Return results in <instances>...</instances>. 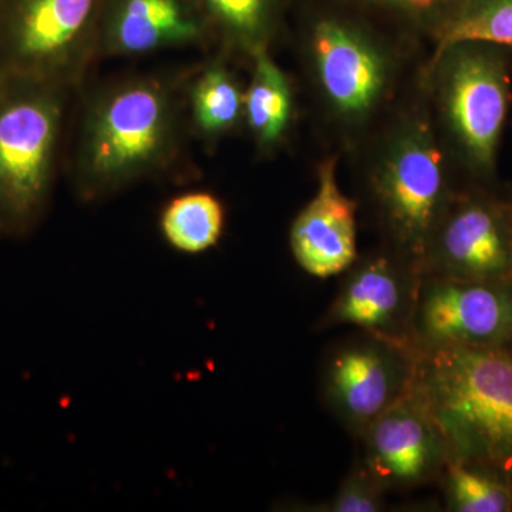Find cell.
Instances as JSON below:
<instances>
[{
    "instance_id": "e0dca14e",
    "label": "cell",
    "mask_w": 512,
    "mask_h": 512,
    "mask_svg": "<svg viewBox=\"0 0 512 512\" xmlns=\"http://www.w3.org/2000/svg\"><path fill=\"white\" fill-rule=\"evenodd\" d=\"M440 477L447 511L512 512V476L490 464L451 456Z\"/></svg>"
},
{
    "instance_id": "9c48e42d",
    "label": "cell",
    "mask_w": 512,
    "mask_h": 512,
    "mask_svg": "<svg viewBox=\"0 0 512 512\" xmlns=\"http://www.w3.org/2000/svg\"><path fill=\"white\" fill-rule=\"evenodd\" d=\"M417 348L363 332L333 350L323 370V397L340 423L360 437L410 389Z\"/></svg>"
},
{
    "instance_id": "ffe728a7",
    "label": "cell",
    "mask_w": 512,
    "mask_h": 512,
    "mask_svg": "<svg viewBox=\"0 0 512 512\" xmlns=\"http://www.w3.org/2000/svg\"><path fill=\"white\" fill-rule=\"evenodd\" d=\"M224 225L221 201L205 191L178 195L165 205L160 218L165 241L184 254H202L215 247Z\"/></svg>"
},
{
    "instance_id": "ba28073f",
    "label": "cell",
    "mask_w": 512,
    "mask_h": 512,
    "mask_svg": "<svg viewBox=\"0 0 512 512\" xmlns=\"http://www.w3.org/2000/svg\"><path fill=\"white\" fill-rule=\"evenodd\" d=\"M412 339L417 349L512 345V282L421 275Z\"/></svg>"
},
{
    "instance_id": "7c38bea8",
    "label": "cell",
    "mask_w": 512,
    "mask_h": 512,
    "mask_svg": "<svg viewBox=\"0 0 512 512\" xmlns=\"http://www.w3.org/2000/svg\"><path fill=\"white\" fill-rule=\"evenodd\" d=\"M309 46L332 109L348 120L369 116L389 82V62L375 40L353 23L326 16L313 23Z\"/></svg>"
},
{
    "instance_id": "d6986e66",
    "label": "cell",
    "mask_w": 512,
    "mask_h": 512,
    "mask_svg": "<svg viewBox=\"0 0 512 512\" xmlns=\"http://www.w3.org/2000/svg\"><path fill=\"white\" fill-rule=\"evenodd\" d=\"M191 120L205 138L229 133L245 117V93L231 70L214 60L195 77L190 90Z\"/></svg>"
},
{
    "instance_id": "ac0fdd59",
    "label": "cell",
    "mask_w": 512,
    "mask_h": 512,
    "mask_svg": "<svg viewBox=\"0 0 512 512\" xmlns=\"http://www.w3.org/2000/svg\"><path fill=\"white\" fill-rule=\"evenodd\" d=\"M285 0H198L210 25L229 46L254 56L268 49Z\"/></svg>"
},
{
    "instance_id": "5b68a950",
    "label": "cell",
    "mask_w": 512,
    "mask_h": 512,
    "mask_svg": "<svg viewBox=\"0 0 512 512\" xmlns=\"http://www.w3.org/2000/svg\"><path fill=\"white\" fill-rule=\"evenodd\" d=\"M103 0H0V77L79 86L99 59Z\"/></svg>"
},
{
    "instance_id": "44dd1931",
    "label": "cell",
    "mask_w": 512,
    "mask_h": 512,
    "mask_svg": "<svg viewBox=\"0 0 512 512\" xmlns=\"http://www.w3.org/2000/svg\"><path fill=\"white\" fill-rule=\"evenodd\" d=\"M386 491L367 473L362 464L353 468L328 503L318 505L323 512H380Z\"/></svg>"
},
{
    "instance_id": "7a4b0ae2",
    "label": "cell",
    "mask_w": 512,
    "mask_h": 512,
    "mask_svg": "<svg viewBox=\"0 0 512 512\" xmlns=\"http://www.w3.org/2000/svg\"><path fill=\"white\" fill-rule=\"evenodd\" d=\"M414 383L451 456L512 476V345L417 349Z\"/></svg>"
},
{
    "instance_id": "5bb4252c",
    "label": "cell",
    "mask_w": 512,
    "mask_h": 512,
    "mask_svg": "<svg viewBox=\"0 0 512 512\" xmlns=\"http://www.w3.org/2000/svg\"><path fill=\"white\" fill-rule=\"evenodd\" d=\"M289 244L298 265L316 278L342 274L355 264L356 204L340 191L335 160L320 165L318 191L293 221Z\"/></svg>"
},
{
    "instance_id": "4fadbf2b",
    "label": "cell",
    "mask_w": 512,
    "mask_h": 512,
    "mask_svg": "<svg viewBox=\"0 0 512 512\" xmlns=\"http://www.w3.org/2000/svg\"><path fill=\"white\" fill-rule=\"evenodd\" d=\"M210 35L198 0H103L99 59L194 46Z\"/></svg>"
},
{
    "instance_id": "3957f363",
    "label": "cell",
    "mask_w": 512,
    "mask_h": 512,
    "mask_svg": "<svg viewBox=\"0 0 512 512\" xmlns=\"http://www.w3.org/2000/svg\"><path fill=\"white\" fill-rule=\"evenodd\" d=\"M72 90L33 77H0L2 238L29 237L45 220Z\"/></svg>"
},
{
    "instance_id": "8fae6325",
    "label": "cell",
    "mask_w": 512,
    "mask_h": 512,
    "mask_svg": "<svg viewBox=\"0 0 512 512\" xmlns=\"http://www.w3.org/2000/svg\"><path fill=\"white\" fill-rule=\"evenodd\" d=\"M421 272L402 256H372L350 271L319 322L320 328L356 326L380 338L414 345L412 322Z\"/></svg>"
},
{
    "instance_id": "277c9868",
    "label": "cell",
    "mask_w": 512,
    "mask_h": 512,
    "mask_svg": "<svg viewBox=\"0 0 512 512\" xmlns=\"http://www.w3.org/2000/svg\"><path fill=\"white\" fill-rule=\"evenodd\" d=\"M444 126L471 183L491 184L512 103V52L458 43L437 55Z\"/></svg>"
},
{
    "instance_id": "2e32d148",
    "label": "cell",
    "mask_w": 512,
    "mask_h": 512,
    "mask_svg": "<svg viewBox=\"0 0 512 512\" xmlns=\"http://www.w3.org/2000/svg\"><path fill=\"white\" fill-rule=\"evenodd\" d=\"M440 50L483 43L512 52V0H450L436 15Z\"/></svg>"
},
{
    "instance_id": "30bf717a",
    "label": "cell",
    "mask_w": 512,
    "mask_h": 512,
    "mask_svg": "<svg viewBox=\"0 0 512 512\" xmlns=\"http://www.w3.org/2000/svg\"><path fill=\"white\" fill-rule=\"evenodd\" d=\"M416 375V373H414ZM362 466L387 490H406L440 477L450 447L416 383L360 434Z\"/></svg>"
},
{
    "instance_id": "6da1fadb",
    "label": "cell",
    "mask_w": 512,
    "mask_h": 512,
    "mask_svg": "<svg viewBox=\"0 0 512 512\" xmlns=\"http://www.w3.org/2000/svg\"><path fill=\"white\" fill-rule=\"evenodd\" d=\"M180 116L170 84L128 77L87 100L74 151L80 200L103 201L160 174L174 160Z\"/></svg>"
},
{
    "instance_id": "52a82bcc",
    "label": "cell",
    "mask_w": 512,
    "mask_h": 512,
    "mask_svg": "<svg viewBox=\"0 0 512 512\" xmlns=\"http://www.w3.org/2000/svg\"><path fill=\"white\" fill-rule=\"evenodd\" d=\"M423 275L512 282V194L491 184L458 190L431 238Z\"/></svg>"
},
{
    "instance_id": "7402d4cb",
    "label": "cell",
    "mask_w": 512,
    "mask_h": 512,
    "mask_svg": "<svg viewBox=\"0 0 512 512\" xmlns=\"http://www.w3.org/2000/svg\"><path fill=\"white\" fill-rule=\"evenodd\" d=\"M375 5L386 6L412 15H423V13L440 12L450 0H367Z\"/></svg>"
},
{
    "instance_id": "9a60e30c",
    "label": "cell",
    "mask_w": 512,
    "mask_h": 512,
    "mask_svg": "<svg viewBox=\"0 0 512 512\" xmlns=\"http://www.w3.org/2000/svg\"><path fill=\"white\" fill-rule=\"evenodd\" d=\"M251 84L245 93V120L261 148H272L284 138L292 119V92L284 70L268 49L252 56Z\"/></svg>"
},
{
    "instance_id": "8992f818",
    "label": "cell",
    "mask_w": 512,
    "mask_h": 512,
    "mask_svg": "<svg viewBox=\"0 0 512 512\" xmlns=\"http://www.w3.org/2000/svg\"><path fill=\"white\" fill-rule=\"evenodd\" d=\"M443 148L424 121L396 134L373 174V194L399 256L423 274L434 231L453 200Z\"/></svg>"
}]
</instances>
